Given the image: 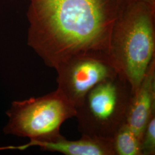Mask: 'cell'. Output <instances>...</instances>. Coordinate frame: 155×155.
Masks as SVG:
<instances>
[{
  "label": "cell",
  "mask_w": 155,
  "mask_h": 155,
  "mask_svg": "<svg viewBox=\"0 0 155 155\" xmlns=\"http://www.w3.org/2000/svg\"><path fill=\"white\" fill-rule=\"evenodd\" d=\"M27 43L55 68L90 51L108 53L111 31L132 0H28Z\"/></svg>",
  "instance_id": "obj_1"
},
{
  "label": "cell",
  "mask_w": 155,
  "mask_h": 155,
  "mask_svg": "<svg viewBox=\"0 0 155 155\" xmlns=\"http://www.w3.org/2000/svg\"><path fill=\"white\" fill-rule=\"evenodd\" d=\"M108 54L134 93L155 58V8L130 1L113 25Z\"/></svg>",
  "instance_id": "obj_2"
},
{
  "label": "cell",
  "mask_w": 155,
  "mask_h": 155,
  "mask_svg": "<svg viewBox=\"0 0 155 155\" xmlns=\"http://www.w3.org/2000/svg\"><path fill=\"white\" fill-rule=\"evenodd\" d=\"M133 94L130 84L120 74L96 85L77 108L75 117L81 134L111 140L126 122Z\"/></svg>",
  "instance_id": "obj_3"
},
{
  "label": "cell",
  "mask_w": 155,
  "mask_h": 155,
  "mask_svg": "<svg viewBox=\"0 0 155 155\" xmlns=\"http://www.w3.org/2000/svg\"><path fill=\"white\" fill-rule=\"evenodd\" d=\"M6 114L9 120L4 129L5 134L53 142L63 137L61 125L75 117L77 109L57 89L40 97L13 102Z\"/></svg>",
  "instance_id": "obj_4"
},
{
  "label": "cell",
  "mask_w": 155,
  "mask_h": 155,
  "mask_svg": "<svg viewBox=\"0 0 155 155\" xmlns=\"http://www.w3.org/2000/svg\"><path fill=\"white\" fill-rule=\"evenodd\" d=\"M59 89L77 108L91 89L120 74L108 53L90 51L72 56L55 68Z\"/></svg>",
  "instance_id": "obj_5"
},
{
  "label": "cell",
  "mask_w": 155,
  "mask_h": 155,
  "mask_svg": "<svg viewBox=\"0 0 155 155\" xmlns=\"http://www.w3.org/2000/svg\"><path fill=\"white\" fill-rule=\"evenodd\" d=\"M155 112V58L150 63L130 100L126 123L140 139L151 115Z\"/></svg>",
  "instance_id": "obj_6"
},
{
  "label": "cell",
  "mask_w": 155,
  "mask_h": 155,
  "mask_svg": "<svg viewBox=\"0 0 155 155\" xmlns=\"http://www.w3.org/2000/svg\"><path fill=\"white\" fill-rule=\"evenodd\" d=\"M32 146H39L41 150L66 155H114L111 140L84 135L74 141L68 140L64 137L53 142L30 141L28 144L15 149L25 150Z\"/></svg>",
  "instance_id": "obj_7"
},
{
  "label": "cell",
  "mask_w": 155,
  "mask_h": 155,
  "mask_svg": "<svg viewBox=\"0 0 155 155\" xmlns=\"http://www.w3.org/2000/svg\"><path fill=\"white\" fill-rule=\"evenodd\" d=\"M114 155H141L140 139L125 122L111 139Z\"/></svg>",
  "instance_id": "obj_8"
},
{
  "label": "cell",
  "mask_w": 155,
  "mask_h": 155,
  "mask_svg": "<svg viewBox=\"0 0 155 155\" xmlns=\"http://www.w3.org/2000/svg\"><path fill=\"white\" fill-rule=\"evenodd\" d=\"M141 155H155V112L144 127L140 139Z\"/></svg>",
  "instance_id": "obj_9"
},
{
  "label": "cell",
  "mask_w": 155,
  "mask_h": 155,
  "mask_svg": "<svg viewBox=\"0 0 155 155\" xmlns=\"http://www.w3.org/2000/svg\"><path fill=\"white\" fill-rule=\"evenodd\" d=\"M136 1H139V2H143L144 3L148 4L150 6L155 8V0H133Z\"/></svg>",
  "instance_id": "obj_10"
}]
</instances>
